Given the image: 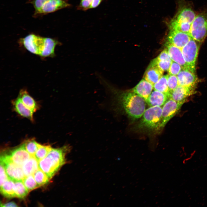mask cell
<instances>
[{"instance_id": "obj_10", "label": "cell", "mask_w": 207, "mask_h": 207, "mask_svg": "<svg viewBox=\"0 0 207 207\" xmlns=\"http://www.w3.org/2000/svg\"><path fill=\"white\" fill-rule=\"evenodd\" d=\"M4 154L14 163L21 166L31 156L26 150L24 143Z\"/></svg>"}, {"instance_id": "obj_20", "label": "cell", "mask_w": 207, "mask_h": 207, "mask_svg": "<svg viewBox=\"0 0 207 207\" xmlns=\"http://www.w3.org/2000/svg\"><path fill=\"white\" fill-rule=\"evenodd\" d=\"M18 97L23 103L33 112L38 109L39 106L34 99L30 95L26 90L21 89L19 92Z\"/></svg>"}, {"instance_id": "obj_8", "label": "cell", "mask_w": 207, "mask_h": 207, "mask_svg": "<svg viewBox=\"0 0 207 207\" xmlns=\"http://www.w3.org/2000/svg\"><path fill=\"white\" fill-rule=\"evenodd\" d=\"M0 161L9 179L14 181H22L25 177L22 166L14 163L4 154L1 156Z\"/></svg>"}, {"instance_id": "obj_18", "label": "cell", "mask_w": 207, "mask_h": 207, "mask_svg": "<svg viewBox=\"0 0 207 207\" xmlns=\"http://www.w3.org/2000/svg\"><path fill=\"white\" fill-rule=\"evenodd\" d=\"M12 104L14 110L19 115L31 121L33 120L34 112L24 105L18 97L12 101Z\"/></svg>"}, {"instance_id": "obj_34", "label": "cell", "mask_w": 207, "mask_h": 207, "mask_svg": "<svg viewBox=\"0 0 207 207\" xmlns=\"http://www.w3.org/2000/svg\"><path fill=\"white\" fill-rule=\"evenodd\" d=\"M9 179L4 166L0 163V186Z\"/></svg>"}, {"instance_id": "obj_12", "label": "cell", "mask_w": 207, "mask_h": 207, "mask_svg": "<svg viewBox=\"0 0 207 207\" xmlns=\"http://www.w3.org/2000/svg\"><path fill=\"white\" fill-rule=\"evenodd\" d=\"M71 4L65 0H49L42 7L36 17L56 12L59 10L68 7Z\"/></svg>"}, {"instance_id": "obj_24", "label": "cell", "mask_w": 207, "mask_h": 207, "mask_svg": "<svg viewBox=\"0 0 207 207\" xmlns=\"http://www.w3.org/2000/svg\"><path fill=\"white\" fill-rule=\"evenodd\" d=\"M14 191L16 197L20 198H24L29 192L22 180L14 181Z\"/></svg>"}, {"instance_id": "obj_17", "label": "cell", "mask_w": 207, "mask_h": 207, "mask_svg": "<svg viewBox=\"0 0 207 207\" xmlns=\"http://www.w3.org/2000/svg\"><path fill=\"white\" fill-rule=\"evenodd\" d=\"M153 89V85L143 78L131 91L143 97L146 102Z\"/></svg>"}, {"instance_id": "obj_30", "label": "cell", "mask_w": 207, "mask_h": 207, "mask_svg": "<svg viewBox=\"0 0 207 207\" xmlns=\"http://www.w3.org/2000/svg\"><path fill=\"white\" fill-rule=\"evenodd\" d=\"M167 75L168 85L170 92L179 85L178 78L176 75L170 74Z\"/></svg>"}, {"instance_id": "obj_26", "label": "cell", "mask_w": 207, "mask_h": 207, "mask_svg": "<svg viewBox=\"0 0 207 207\" xmlns=\"http://www.w3.org/2000/svg\"><path fill=\"white\" fill-rule=\"evenodd\" d=\"M33 175L36 182L39 186L47 184L50 180L47 175L39 168Z\"/></svg>"}, {"instance_id": "obj_4", "label": "cell", "mask_w": 207, "mask_h": 207, "mask_svg": "<svg viewBox=\"0 0 207 207\" xmlns=\"http://www.w3.org/2000/svg\"><path fill=\"white\" fill-rule=\"evenodd\" d=\"M116 94L119 104L129 117L137 119L142 116L146 103L143 97L131 91Z\"/></svg>"}, {"instance_id": "obj_11", "label": "cell", "mask_w": 207, "mask_h": 207, "mask_svg": "<svg viewBox=\"0 0 207 207\" xmlns=\"http://www.w3.org/2000/svg\"><path fill=\"white\" fill-rule=\"evenodd\" d=\"M169 29L167 37V42L181 49L189 42L192 37L187 33Z\"/></svg>"}, {"instance_id": "obj_15", "label": "cell", "mask_w": 207, "mask_h": 207, "mask_svg": "<svg viewBox=\"0 0 207 207\" xmlns=\"http://www.w3.org/2000/svg\"><path fill=\"white\" fill-rule=\"evenodd\" d=\"M164 72L152 61L147 68L143 76V78L153 85L163 76Z\"/></svg>"}, {"instance_id": "obj_29", "label": "cell", "mask_w": 207, "mask_h": 207, "mask_svg": "<svg viewBox=\"0 0 207 207\" xmlns=\"http://www.w3.org/2000/svg\"><path fill=\"white\" fill-rule=\"evenodd\" d=\"M163 71H168L172 60H160L157 58L152 60Z\"/></svg>"}, {"instance_id": "obj_1", "label": "cell", "mask_w": 207, "mask_h": 207, "mask_svg": "<svg viewBox=\"0 0 207 207\" xmlns=\"http://www.w3.org/2000/svg\"><path fill=\"white\" fill-rule=\"evenodd\" d=\"M18 43L30 53L43 59L55 57V47L62 45L57 39L33 33L20 38Z\"/></svg>"}, {"instance_id": "obj_33", "label": "cell", "mask_w": 207, "mask_h": 207, "mask_svg": "<svg viewBox=\"0 0 207 207\" xmlns=\"http://www.w3.org/2000/svg\"><path fill=\"white\" fill-rule=\"evenodd\" d=\"M93 0H80L79 5L77 7V9L86 11L90 9Z\"/></svg>"}, {"instance_id": "obj_36", "label": "cell", "mask_w": 207, "mask_h": 207, "mask_svg": "<svg viewBox=\"0 0 207 207\" xmlns=\"http://www.w3.org/2000/svg\"><path fill=\"white\" fill-rule=\"evenodd\" d=\"M18 206L14 202H10L4 204H1V207H16Z\"/></svg>"}, {"instance_id": "obj_6", "label": "cell", "mask_w": 207, "mask_h": 207, "mask_svg": "<svg viewBox=\"0 0 207 207\" xmlns=\"http://www.w3.org/2000/svg\"><path fill=\"white\" fill-rule=\"evenodd\" d=\"M190 35L196 41L202 42L207 35V9L197 14L191 25Z\"/></svg>"}, {"instance_id": "obj_16", "label": "cell", "mask_w": 207, "mask_h": 207, "mask_svg": "<svg viewBox=\"0 0 207 207\" xmlns=\"http://www.w3.org/2000/svg\"><path fill=\"white\" fill-rule=\"evenodd\" d=\"M177 76L178 85L181 86H195L197 80V77L195 73L187 69L182 68Z\"/></svg>"}, {"instance_id": "obj_22", "label": "cell", "mask_w": 207, "mask_h": 207, "mask_svg": "<svg viewBox=\"0 0 207 207\" xmlns=\"http://www.w3.org/2000/svg\"><path fill=\"white\" fill-rule=\"evenodd\" d=\"M14 181L9 179L0 186V192L4 197L8 198L16 197Z\"/></svg>"}, {"instance_id": "obj_31", "label": "cell", "mask_w": 207, "mask_h": 207, "mask_svg": "<svg viewBox=\"0 0 207 207\" xmlns=\"http://www.w3.org/2000/svg\"><path fill=\"white\" fill-rule=\"evenodd\" d=\"M49 0H32L30 2L34 9V16L36 17L43 6Z\"/></svg>"}, {"instance_id": "obj_5", "label": "cell", "mask_w": 207, "mask_h": 207, "mask_svg": "<svg viewBox=\"0 0 207 207\" xmlns=\"http://www.w3.org/2000/svg\"><path fill=\"white\" fill-rule=\"evenodd\" d=\"M162 114L160 106H150L145 110L138 127L151 130L160 129Z\"/></svg>"}, {"instance_id": "obj_25", "label": "cell", "mask_w": 207, "mask_h": 207, "mask_svg": "<svg viewBox=\"0 0 207 207\" xmlns=\"http://www.w3.org/2000/svg\"><path fill=\"white\" fill-rule=\"evenodd\" d=\"M25 148L31 156H34L35 154L41 145L34 139H28L24 143Z\"/></svg>"}, {"instance_id": "obj_32", "label": "cell", "mask_w": 207, "mask_h": 207, "mask_svg": "<svg viewBox=\"0 0 207 207\" xmlns=\"http://www.w3.org/2000/svg\"><path fill=\"white\" fill-rule=\"evenodd\" d=\"M182 69V67L180 65L172 61L168 71L169 74L176 76Z\"/></svg>"}, {"instance_id": "obj_9", "label": "cell", "mask_w": 207, "mask_h": 207, "mask_svg": "<svg viewBox=\"0 0 207 207\" xmlns=\"http://www.w3.org/2000/svg\"><path fill=\"white\" fill-rule=\"evenodd\" d=\"M185 102H177L169 99L162 108V118L160 129L165 126L169 121L178 112Z\"/></svg>"}, {"instance_id": "obj_13", "label": "cell", "mask_w": 207, "mask_h": 207, "mask_svg": "<svg viewBox=\"0 0 207 207\" xmlns=\"http://www.w3.org/2000/svg\"><path fill=\"white\" fill-rule=\"evenodd\" d=\"M195 87V86H185L179 85L170 92L169 99L177 102H185L188 97L194 93Z\"/></svg>"}, {"instance_id": "obj_35", "label": "cell", "mask_w": 207, "mask_h": 207, "mask_svg": "<svg viewBox=\"0 0 207 207\" xmlns=\"http://www.w3.org/2000/svg\"><path fill=\"white\" fill-rule=\"evenodd\" d=\"M103 0H93L90 9L95 8L97 7Z\"/></svg>"}, {"instance_id": "obj_21", "label": "cell", "mask_w": 207, "mask_h": 207, "mask_svg": "<svg viewBox=\"0 0 207 207\" xmlns=\"http://www.w3.org/2000/svg\"><path fill=\"white\" fill-rule=\"evenodd\" d=\"M22 167L25 177L33 175L39 168V161L34 156H31Z\"/></svg>"}, {"instance_id": "obj_14", "label": "cell", "mask_w": 207, "mask_h": 207, "mask_svg": "<svg viewBox=\"0 0 207 207\" xmlns=\"http://www.w3.org/2000/svg\"><path fill=\"white\" fill-rule=\"evenodd\" d=\"M166 44V49L172 60L180 65L182 69L189 70L184 59L181 49L168 42Z\"/></svg>"}, {"instance_id": "obj_28", "label": "cell", "mask_w": 207, "mask_h": 207, "mask_svg": "<svg viewBox=\"0 0 207 207\" xmlns=\"http://www.w3.org/2000/svg\"><path fill=\"white\" fill-rule=\"evenodd\" d=\"M22 181L29 192L40 187L36 182L33 175L25 177Z\"/></svg>"}, {"instance_id": "obj_23", "label": "cell", "mask_w": 207, "mask_h": 207, "mask_svg": "<svg viewBox=\"0 0 207 207\" xmlns=\"http://www.w3.org/2000/svg\"><path fill=\"white\" fill-rule=\"evenodd\" d=\"M153 89L167 95L170 98V91L167 84V75L162 76L156 83L153 85Z\"/></svg>"}, {"instance_id": "obj_3", "label": "cell", "mask_w": 207, "mask_h": 207, "mask_svg": "<svg viewBox=\"0 0 207 207\" xmlns=\"http://www.w3.org/2000/svg\"><path fill=\"white\" fill-rule=\"evenodd\" d=\"M197 14L191 5L185 0L178 2L177 12L168 25L169 29L190 34Z\"/></svg>"}, {"instance_id": "obj_2", "label": "cell", "mask_w": 207, "mask_h": 207, "mask_svg": "<svg viewBox=\"0 0 207 207\" xmlns=\"http://www.w3.org/2000/svg\"><path fill=\"white\" fill-rule=\"evenodd\" d=\"M71 150L69 145L53 148L47 155L39 161V167L51 179L66 162V156Z\"/></svg>"}, {"instance_id": "obj_7", "label": "cell", "mask_w": 207, "mask_h": 207, "mask_svg": "<svg viewBox=\"0 0 207 207\" xmlns=\"http://www.w3.org/2000/svg\"><path fill=\"white\" fill-rule=\"evenodd\" d=\"M200 43L191 37L189 42L181 49L189 70L195 73V64Z\"/></svg>"}, {"instance_id": "obj_27", "label": "cell", "mask_w": 207, "mask_h": 207, "mask_svg": "<svg viewBox=\"0 0 207 207\" xmlns=\"http://www.w3.org/2000/svg\"><path fill=\"white\" fill-rule=\"evenodd\" d=\"M52 149V148L50 145H41L36 152L34 157L39 161L45 158Z\"/></svg>"}, {"instance_id": "obj_19", "label": "cell", "mask_w": 207, "mask_h": 207, "mask_svg": "<svg viewBox=\"0 0 207 207\" xmlns=\"http://www.w3.org/2000/svg\"><path fill=\"white\" fill-rule=\"evenodd\" d=\"M169 99L168 97L166 95L154 90L152 91L146 102L150 106L161 107Z\"/></svg>"}]
</instances>
